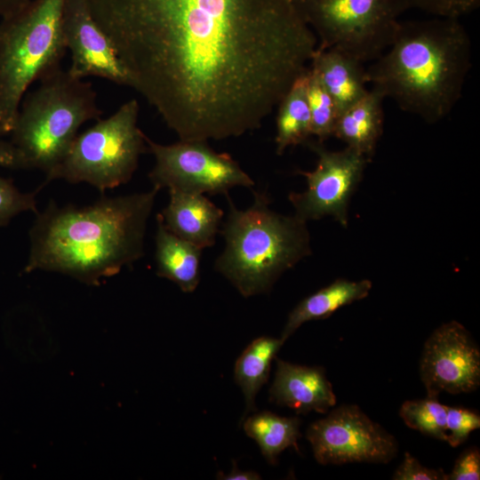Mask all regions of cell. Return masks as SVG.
<instances>
[{
	"instance_id": "cell-1",
	"label": "cell",
	"mask_w": 480,
	"mask_h": 480,
	"mask_svg": "<svg viewBox=\"0 0 480 480\" xmlns=\"http://www.w3.org/2000/svg\"><path fill=\"white\" fill-rule=\"evenodd\" d=\"M130 80L181 140L259 129L317 46L299 0H88Z\"/></svg>"
},
{
	"instance_id": "cell-2",
	"label": "cell",
	"mask_w": 480,
	"mask_h": 480,
	"mask_svg": "<svg viewBox=\"0 0 480 480\" xmlns=\"http://www.w3.org/2000/svg\"><path fill=\"white\" fill-rule=\"evenodd\" d=\"M158 189L101 197L78 207L51 202L29 231L23 271L57 272L88 285L131 267L144 254L147 224Z\"/></svg>"
},
{
	"instance_id": "cell-3",
	"label": "cell",
	"mask_w": 480,
	"mask_h": 480,
	"mask_svg": "<svg viewBox=\"0 0 480 480\" xmlns=\"http://www.w3.org/2000/svg\"><path fill=\"white\" fill-rule=\"evenodd\" d=\"M472 66L469 35L459 19L401 21L389 47L365 68L366 82L428 124L448 116Z\"/></svg>"
},
{
	"instance_id": "cell-4",
	"label": "cell",
	"mask_w": 480,
	"mask_h": 480,
	"mask_svg": "<svg viewBox=\"0 0 480 480\" xmlns=\"http://www.w3.org/2000/svg\"><path fill=\"white\" fill-rule=\"evenodd\" d=\"M252 191V203L244 210L226 195L228 213L220 229L225 245L214 263L244 298L269 292L286 270L311 253L307 221L275 212L266 192Z\"/></svg>"
},
{
	"instance_id": "cell-5",
	"label": "cell",
	"mask_w": 480,
	"mask_h": 480,
	"mask_svg": "<svg viewBox=\"0 0 480 480\" xmlns=\"http://www.w3.org/2000/svg\"><path fill=\"white\" fill-rule=\"evenodd\" d=\"M101 114L92 84L60 68L39 81L22 100L11 142L24 169H38L48 175L65 157L79 128L99 120Z\"/></svg>"
},
{
	"instance_id": "cell-6",
	"label": "cell",
	"mask_w": 480,
	"mask_h": 480,
	"mask_svg": "<svg viewBox=\"0 0 480 480\" xmlns=\"http://www.w3.org/2000/svg\"><path fill=\"white\" fill-rule=\"evenodd\" d=\"M63 4L31 0L0 20V114L11 132L28 87L61 68Z\"/></svg>"
},
{
	"instance_id": "cell-7",
	"label": "cell",
	"mask_w": 480,
	"mask_h": 480,
	"mask_svg": "<svg viewBox=\"0 0 480 480\" xmlns=\"http://www.w3.org/2000/svg\"><path fill=\"white\" fill-rule=\"evenodd\" d=\"M139 112L138 100H129L111 116L77 134L44 185L60 179L87 183L104 192L126 184L148 149L146 135L138 126Z\"/></svg>"
},
{
	"instance_id": "cell-8",
	"label": "cell",
	"mask_w": 480,
	"mask_h": 480,
	"mask_svg": "<svg viewBox=\"0 0 480 480\" xmlns=\"http://www.w3.org/2000/svg\"><path fill=\"white\" fill-rule=\"evenodd\" d=\"M317 38V47L332 48L360 62L373 61L392 44L399 18L411 0H299Z\"/></svg>"
},
{
	"instance_id": "cell-9",
	"label": "cell",
	"mask_w": 480,
	"mask_h": 480,
	"mask_svg": "<svg viewBox=\"0 0 480 480\" xmlns=\"http://www.w3.org/2000/svg\"><path fill=\"white\" fill-rule=\"evenodd\" d=\"M146 143L155 159L148 178L158 190L226 196L233 188L254 186L231 156L216 152L208 141L179 140L165 145L146 136Z\"/></svg>"
},
{
	"instance_id": "cell-10",
	"label": "cell",
	"mask_w": 480,
	"mask_h": 480,
	"mask_svg": "<svg viewBox=\"0 0 480 480\" xmlns=\"http://www.w3.org/2000/svg\"><path fill=\"white\" fill-rule=\"evenodd\" d=\"M306 436L316 460L322 465L388 463L398 452L394 436L356 404L340 405L314 421Z\"/></svg>"
},
{
	"instance_id": "cell-11",
	"label": "cell",
	"mask_w": 480,
	"mask_h": 480,
	"mask_svg": "<svg viewBox=\"0 0 480 480\" xmlns=\"http://www.w3.org/2000/svg\"><path fill=\"white\" fill-rule=\"evenodd\" d=\"M306 144L316 153L317 161L313 171H299L306 178L308 188L288 196L294 215L304 221L332 216L347 227L349 199L370 160L348 146L340 151H331L317 140H308Z\"/></svg>"
},
{
	"instance_id": "cell-12",
	"label": "cell",
	"mask_w": 480,
	"mask_h": 480,
	"mask_svg": "<svg viewBox=\"0 0 480 480\" xmlns=\"http://www.w3.org/2000/svg\"><path fill=\"white\" fill-rule=\"evenodd\" d=\"M420 380L427 396L470 393L480 385V350L459 322L437 327L426 340L420 359Z\"/></svg>"
},
{
	"instance_id": "cell-13",
	"label": "cell",
	"mask_w": 480,
	"mask_h": 480,
	"mask_svg": "<svg viewBox=\"0 0 480 480\" xmlns=\"http://www.w3.org/2000/svg\"><path fill=\"white\" fill-rule=\"evenodd\" d=\"M61 28L71 54L68 73L79 79L95 76L130 87L128 74L116 52L94 20L88 0H64Z\"/></svg>"
},
{
	"instance_id": "cell-14",
	"label": "cell",
	"mask_w": 480,
	"mask_h": 480,
	"mask_svg": "<svg viewBox=\"0 0 480 480\" xmlns=\"http://www.w3.org/2000/svg\"><path fill=\"white\" fill-rule=\"evenodd\" d=\"M270 400L297 413H325L336 404L332 383L321 366H307L276 359Z\"/></svg>"
},
{
	"instance_id": "cell-15",
	"label": "cell",
	"mask_w": 480,
	"mask_h": 480,
	"mask_svg": "<svg viewBox=\"0 0 480 480\" xmlns=\"http://www.w3.org/2000/svg\"><path fill=\"white\" fill-rule=\"evenodd\" d=\"M169 195L168 204L160 213L164 226L202 250L213 246L223 211L204 194L172 189Z\"/></svg>"
},
{
	"instance_id": "cell-16",
	"label": "cell",
	"mask_w": 480,
	"mask_h": 480,
	"mask_svg": "<svg viewBox=\"0 0 480 480\" xmlns=\"http://www.w3.org/2000/svg\"><path fill=\"white\" fill-rule=\"evenodd\" d=\"M308 67L334 100L339 114L368 92L363 63L339 50L316 46Z\"/></svg>"
},
{
	"instance_id": "cell-17",
	"label": "cell",
	"mask_w": 480,
	"mask_h": 480,
	"mask_svg": "<svg viewBox=\"0 0 480 480\" xmlns=\"http://www.w3.org/2000/svg\"><path fill=\"white\" fill-rule=\"evenodd\" d=\"M384 99L379 90L372 87L361 99L338 115L332 136L370 160L383 131Z\"/></svg>"
},
{
	"instance_id": "cell-18",
	"label": "cell",
	"mask_w": 480,
	"mask_h": 480,
	"mask_svg": "<svg viewBox=\"0 0 480 480\" xmlns=\"http://www.w3.org/2000/svg\"><path fill=\"white\" fill-rule=\"evenodd\" d=\"M156 275L176 284L184 292H193L200 282L202 249L172 233L156 215L155 237Z\"/></svg>"
},
{
	"instance_id": "cell-19",
	"label": "cell",
	"mask_w": 480,
	"mask_h": 480,
	"mask_svg": "<svg viewBox=\"0 0 480 480\" xmlns=\"http://www.w3.org/2000/svg\"><path fill=\"white\" fill-rule=\"evenodd\" d=\"M367 279H337L331 284L303 299L289 314L281 334L284 342L304 323L329 317L339 308L364 299L372 289Z\"/></svg>"
},
{
	"instance_id": "cell-20",
	"label": "cell",
	"mask_w": 480,
	"mask_h": 480,
	"mask_svg": "<svg viewBox=\"0 0 480 480\" xmlns=\"http://www.w3.org/2000/svg\"><path fill=\"white\" fill-rule=\"evenodd\" d=\"M307 72L308 69L293 82L278 104L275 138L277 155H282L289 147L306 144L312 136Z\"/></svg>"
},
{
	"instance_id": "cell-21",
	"label": "cell",
	"mask_w": 480,
	"mask_h": 480,
	"mask_svg": "<svg viewBox=\"0 0 480 480\" xmlns=\"http://www.w3.org/2000/svg\"><path fill=\"white\" fill-rule=\"evenodd\" d=\"M284 342L281 338L261 336L253 340L237 358L234 379L245 398L244 416L255 411V397L268 380L273 359Z\"/></svg>"
},
{
	"instance_id": "cell-22",
	"label": "cell",
	"mask_w": 480,
	"mask_h": 480,
	"mask_svg": "<svg viewBox=\"0 0 480 480\" xmlns=\"http://www.w3.org/2000/svg\"><path fill=\"white\" fill-rule=\"evenodd\" d=\"M300 427L299 418L282 417L271 412H256L244 422L245 434L258 444L270 464H275L278 455L288 447L299 451Z\"/></svg>"
},
{
	"instance_id": "cell-23",
	"label": "cell",
	"mask_w": 480,
	"mask_h": 480,
	"mask_svg": "<svg viewBox=\"0 0 480 480\" xmlns=\"http://www.w3.org/2000/svg\"><path fill=\"white\" fill-rule=\"evenodd\" d=\"M447 405L438 402L436 397L408 400L403 403L399 416L414 430L430 437L446 441Z\"/></svg>"
},
{
	"instance_id": "cell-24",
	"label": "cell",
	"mask_w": 480,
	"mask_h": 480,
	"mask_svg": "<svg viewBox=\"0 0 480 480\" xmlns=\"http://www.w3.org/2000/svg\"><path fill=\"white\" fill-rule=\"evenodd\" d=\"M307 76V99L310 112L311 133L317 141L324 142L332 136L339 112L334 100L309 67Z\"/></svg>"
},
{
	"instance_id": "cell-25",
	"label": "cell",
	"mask_w": 480,
	"mask_h": 480,
	"mask_svg": "<svg viewBox=\"0 0 480 480\" xmlns=\"http://www.w3.org/2000/svg\"><path fill=\"white\" fill-rule=\"evenodd\" d=\"M36 192H21L10 180L0 175V227L7 225L21 212L31 211L37 213Z\"/></svg>"
},
{
	"instance_id": "cell-26",
	"label": "cell",
	"mask_w": 480,
	"mask_h": 480,
	"mask_svg": "<svg viewBox=\"0 0 480 480\" xmlns=\"http://www.w3.org/2000/svg\"><path fill=\"white\" fill-rule=\"evenodd\" d=\"M480 428V416L476 412L461 408L447 407L446 412V441L456 447L463 444L470 433Z\"/></svg>"
},
{
	"instance_id": "cell-27",
	"label": "cell",
	"mask_w": 480,
	"mask_h": 480,
	"mask_svg": "<svg viewBox=\"0 0 480 480\" xmlns=\"http://www.w3.org/2000/svg\"><path fill=\"white\" fill-rule=\"evenodd\" d=\"M412 7L434 17L460 19L476 11L480 0H411Z\"/></svg>"
},
{
	"instance_id": "cell-28",
	"label": "cell",
	"mask_w": 480,
	"mask_h": 480,
	"mask_svg": "<svg viewBox=\"0 0 480 480\" xmlns=\"http://www.w3.org/2000/svg\"><path fill=\"white\" fill-rule=\"evenodd\" d=\"M394 480H448V475L442 468L423 466L414 456L405 452L402 463L396 469Z\"/></svg>"
},
{
	"instance_id": "cell-29",
	"label": "cell",
	"mask_w": 480,
	"mask_h": 480,
	"mask_svg": "<svg viewBox=\"0 0 480 480\" xmlns=\"http://www.w3.org/2000/svg\"><path fill=\"white\" fill-rule=\"evenodd\" d=\"M448 475V480H479L480 452L476 446L468 447L457 458Z\"/></svg>"
},
{
	"instance_id": "cell-30",
	"label": "cell",
	"mask_w": 480,
	"mask_h": 480,
	"mask_svg": "<svg viewBox=\"0 0 480 480\" xmlns=\"http://www.w3.org/2000/svg\"><path fill=\"white\" fill-rule=\"evenodd\" d=\"M0 166L12 169H24L20 153L12 142L0 140Z\"/></svg>"
},
{
	"instance_id": "cell-31",
	"label": "cell",
	"mask_w": 480,
	"mask_h": 480,
	"mask_svg": "<svg viewBox=\"0 0 480 480\" xmlns=\"http://www.w3.org/2000/svg\"><path fill=\"white\" fill-rule=\"evenodd\" d=\"M217 478L224 480H259L260 479V476L252 470L243 471L238 469L236 463L234 461L231 471L227 475L220 472Z\"/></svg>"
},
{
	"instance_id": "cell-32",
	"label": "cell",
	"mask_w": 480,
	"mask_h": 480,
	"mask_svg": "<svg viewBox=\"0 0 480 480\" xmlns=\"http://www.w3.org/2000/svg\"><path fill=\"white\" fill-rule=\"evenodd\" d=\"M30 1L31 0H0V19L16 12Z\"/></svg>"
},
{
	"instance_id": "cell-33",
	"label": "cell",
	"mask_w": 480,
	"mask_h": 480,
	"mask_svg": "<svg viewBox=\"0 0 480 480\" xmlns=\"http://www.w3.org/2000/svg\"><path fill=\"white\" fill-rule=\"evenodd\" d=\"M9 133H11V128L8 126L0 114V137Z\"/></svg>"
}]
</instances>
